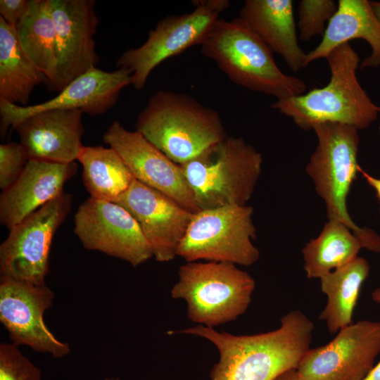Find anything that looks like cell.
<instances>
[{"label":"cell","mask_w":380,"mask_h":380,"mask_svg":"<svg viewBox=\"0 0 380 380\" xmlns=\"http://www.w3.org/2000/svg\"><path fill=\"white\" fill-rule=\"evenodd\" d=\"M74 233L82 246L123 260L133 267L153 257L133 216L122 206L89 197L74 216Z\"/></svg>","instance_id":"obj_11"},{"label":"cell","mask_w":380,"mask_h":380,"mask_svg":"<svg viewBox=\"0 0 380 380\" xmlns=\"http://www.w3.org/2000/svg\"><path fill=\"white\" fill-rule=\"evenodd\" d=\"M291 0H246L241 18L272 51L294 72L306 66L298 44Z\"/></svg>","instance_id":"obj_21"},{"label":"cell","mask_w":380,"mask_h":380,"mask_svg":"<svg viewBox=\"0 0 380 380\" xmlns=\"http://www.w3.org/2000/svg\"><path fill=\"white\" fill-rule=\"evenodd\" d=\"M372 298L376 303H380V288H376L371 294Z\"/></svg>","instance_id":"obj_35"},{"label":"cell","mask_w":380,"mask_h":380,"mask_svg":"<svg viewBox=\"0 0 380 380\" xmlns=\"http://www.w3.org/2000/svg\"><path fill=\"white\" fill-rule=\"evenodd\" d=\"M20 44L32 62L47 77L49 86L57 72L55 25L48 0H30L27 13L15 26Z\"/></svg>","instance_id":"obj_25"},{"label":"cell","mask_w":380,"mask_h":380,"mask_svg":"<svg viewBox=\"0 0 380 380\" xmlns=\"http://www.w3.org/2000/svg\"><path fill=\"white\" fill-rule=\"evenodd\" d=\"M131 84L132 74L126 69L108 72L95 68L41 103L22 106L0 99L1 133L4 135L9 127L14 129L25 118L51 110H80L92 116L102 115L115 105L122 90Z\"/></svg>","instance_id":"obj_13"},{"label":"cell","mask_w":380,"mask_h":380,"mask_svg":"<svg viewBox=\"0 0 380 380\" xmlns=\"http://www.w3.org/2000/svg\"><path fill=\"white\" fill-rule=\"evenodd\" d=\"M83 113L55 109L32 115L14 129L28 160L66 164L75 162L84 145Z\"/></svg>","instance_id":"obj_18"},{"label":"cell","mask_w":380,"mask_h":380,"mask_svg":"<svg viewBox=\"0 0 380 380\" xmlns=\"http://www.w3.org/2000/svg\"><path fill=\"white\" fill-rule=\"evenodd\" d=\"M262 165V155L255 147L241 137L228 136L180 167L200 210L246 205Z\"/></svg>","instance_id":"obj_6"},{"label":"cell","mask_w":380,"mask_h":380,"mask_svg":"<svg viewBox=\"0 0 380 380\" xmlns=\"http://www.w3.org/2000/svg\"><path fill=\"white\" fill-rule=\"evenodd\" d=\"M103 140L120 155L136 180L193 213L198 211L180 165L139 132L129 131L114 120L103 134Z\"/></svg>","instance_id":"obj_16"},{"label":"cell","mask_w":380,"mask_h":380,"mask_svg":"<svg viewBox=\"0 0 380 380\" xmlns=\"http://www.w3.org/2000/svg\"><path fill=\"white\" fill-rule=\"evenodd\" d=\"M55 25L57 72L50 87L61 91L72 81L96 68L99 58L94 36L99 20L94 0H48Z\"/></svg>","instance_id":"obj_15"},{"label":"cell","mask_w":380,"mask_h":380,"mask_svg":"<svg viewBox=\"0 0 380 380\" xmlns=\"http://www.w3.org/2000/svg\"><path fill=\"white\" fill-rule=\"evenodd\" d=\"M326 59L331 74L325 86L277 100L272 108L303 130L313 129L326 122L346 125L358 130L367 128L379 115V107L357 80L358 54L346 43L332 51Z\"/></svg>","instance_id":"obj_2"},{"label":"cell","mask_w":380,"mask_h":380,"mask_svg":"<svg viewBox=\"0 0 380 380\" xmlns=\"http://www.w3.org/2000/svg\"><path fill=\"white\" fill-rule=\"evenodd\" d=\"M30 0H1L0 17L15 27L27 13Z\"/></svg>","instance_id":"obj_30"},{"label":"cell","mask_w":380,"mask_h":380,"mask_svg":"<svg viewBox=\"0 0 380 380\" xmlns=\"http://www.w3.org/2000/svg\"><path fill=\"white\" fill-rule=\"evenodd\" d=\"M333 0H302L298 7V27L299 38L309 41L323 36L327 24L337 9Z\"/></svg>","instance_id":"obj_27"},{"label":"cell","mask_w":380,"mask_h":380,"mask_svg":"<svg viewBox=\"0 0 380 380\" xmlns=\"http://www.w3.org/2000/svg\"><path fill=\"white\" fill-rule=\"evenodd\" d=\"M194 9L182 15H169L160 20L141 46L125 51L118 58L116 67L129 70L132 85L144 87L153 70L166 59L187 49L201 45L229 4L227 0H199Z\"/></svg>","instance_id":"obj_9"},{"label":"cell","mask_w":380,"mask_h":380,"mask_svg":"<svg viewBox=\"0 0 380 380\" xmlns=\"http://www.w3.org/2000/svg\"><path fill=\"white\" fill-rule=\"evenodd\" d=\"M136 220L155 259L172 260L194 213L138 180L115 201Z\"/></svg>","instance_id":"obj_17"},{"label":"cell","mask_w":380,"mask_h":380,"mask_svg":"<svg viewBox=\"0 0 380 380\" xmlns=\"http://www.w3.org/2000/svg\"><path fill=\"white\" fill-rule=\"evenodd\" d=\"M63 192L9 230L0 246L1 279L45 284L53 236L72 207Z\"/></svg>","instance_id":"obj_10"},{"label":"cell","mask_w":380,"mask_h":380,"mask_svg":"<svg viewBox=\"0 0 380 380\" xmlns=\"http://www.w3.org/2000/svg\"><path fill=\"white\" fill-rule=\"evenodd\" d=\"M77 160L82 166V182L91 198L114 202L135 180L110 147L84 146Z\"/></svg>","instance_id":"obj_24"},{"label":"cell","mask_w":380,"mask_h":380,"mask_svg":"<svg viewBox=\"0 0 380 380\" xmlns=\"http://www.w3.org/2000/svg\"><path fill=\"white\" fill-rule=\"evenodd\" d=\"M47 77L24 51L15 27L0 17V99L27 106L34 89Z\"/></svg>","instance_id":"obj_22"},{"label":"cell","mask_w":380,"mask_h":380,"mask_svg":"<svg viewBox=\"0 0 380 380\" xmlns=\"http://www.w3.org/2000/svg\"><path fill=\"white\" fill-rule=\"evenodd\" d=\"M361 243L344 224L328 220L319 234L302 250L304 269L310 279H320L357 257Z\"/></svg>","instance_id":"obj_26"},{"label":"cell","mask_w":380,"mask_h":380,"mask_svg":"<svg viewBox=\"0 0 380 380\" xmlns=\"http://www.w3.org/2000/svg\"><path fill=\"white\" fill-rule=\"evenodd\" d=\"M0 380H41L40 369L13 343L0 344Z\"/></svg>","instance_id":"obj_28"},{"label":"cell","mask_w":380,"mask_h":380,"mask_svg":"<svg viewBox=\"0 0 380 380\" xmlns=\"http://www.w3.org/2000/svg\"><path fill=\"white\" fill-rule=\"evenodd\" d=\"M337 9L329 21L319 44L306 53V66L350 40L366 41L371 53L360 63V68L380 66V22L367 0H338Z\"/></svg>","instance_id":"obj_20"},{"label":"cell","mask_w":380,"mask_h":380,"mask_svg":"<svg viewBox=\"0 0 380 380\" xmlns=\"http://www.w3.org/2000/svg\"><path fill=\"white\" fill-rule=\"evenodd\" d=\"M28 160L20 143L8 142L0 145V189L2 191L18 179Z\"/></svg>","instance_id":"obj_29"},{"label":"cell","mask_w":380,"mask_h":380,"mask_svg":"<svg viewBox=\"0 0 380 380\" xmlns=\"http://www.w3.org/2000/svg\"><path fill=\"white\" fill-rule=\"evenodd\" d=\"M369 272L367 260L357 256L319 279L321 290L327 295V302L319 318L326 322L330 333L335 334L352 324L361 286Z\"/></svg>","instance_id":"obj_23"},{"label":"cell","mask_w":380,"mask_h":380,"mask_svg":"<svg viewBox=\"0 0 380 380\" xmlns=\"http://www.w3.org/2000/svg\"><path fill=\"white\" fill-rule=\"evenodd\" d=\"M280 327L253 335H233L198 325L179 333L196 335L213 343L220 360L210 380H273L282 372L296 369L310 348L312 322L300 310L284 315Z\"/></svg>","instance_id":"obj_1"},{"label":"cell","mask_w":380,"mask_h":380,"mask_svg":"<svg viewBox=\"0 0 380 380\" xmlns=\"http://www.w3.org/2000/svg\"><path fill=\"white\" fill-rule=\"evenodd\" d=\"M380 353V322L360 320L325 346L310 348L296 369L303 380H363Z\"/></svg>","instance_id":"obj_12"},{"label":"cell","mask_w":380,"mask_h":380,"mask_svg":"<svg viewBox=\"0 0 380 380\" xmlns=\"http://www.w3.org/2000/svg\"><path fill=\"white\" fill-rule=\"evenodd\" d=\"M106 380H118V379H106Z\"/></svg>","instance_id":"obj_37"},{"label":"cell","mask_w":380,"mask_h":380,"mask_svg":"<svg viewBox=\"0 0 380 380\" xmlns=\"http://www.w3.org/2000/svg\"><path fill=\"white\" fill-rule=\"evenodd\" d=\"M250 205L200 210L193 217L177 255L186 262L201 260L250 266L260 258L253 243L256 229Z\"/></svg>","instance_id":"obj_8"},{"label":"cell","mask_w":380,"mask_h":380,"mask_svg":"<svg viewBox=\"0 0 380 380\" xmlns=\"http://www.w3.org/2000/svg\"><path fill=\"white\" fill-rule=\"evenodd\" d=\"M313 130L317 145L306 166L315 189L323 200L328 220L346 225L359 239L362 248L380 253V236L357 225L349 215L347 199L360 166L357 163L358 129L348 125L326 122Z\"/></svg>","instance_id":"obj_5"},{"label":"cell","mask_w":380,"mask_h":380,"mask_svg":"<svg viewBox=\"0 0 380 380\" xmlns=\"http://www.w3.org/2000/svg\"><path fill=\"white\" fill-rule=\"evenodd\" d=\"M201 46L202 53L239 86L277 100L305 93V82L283 72L272 51L240 17L217 19Z\"/></svg>","instance_id":"obj_4"},{"label":"cell","mask_w":380,"mask_h":380,"mask_svg":"<svg viewBox=\"0 0 380 380\" xmlns=\"http://www.w3.org/2000/svg\"><path fill=\"white\" fill-rule=\"evenodd\" d=\"M76 162L28 160L18 179L0 196V224L8 231L55 199L77 172Z\"/></svg>","instance_id":"obj_19"},{"label":"cell","mask_w":380,"mask_h":380,"mask_svg":"<svg viewBox=\"0 0 380 380\" xmlns=\"http://www.w3.org/2000/svg\"><path fill=\"white\" fill-rule=\"evenodd\" d=\"M363 380H380V362L373 367Z\"/></svg>","instance_id":"obj_33"},{"label":"cell","mask_w":380,"mask_h":380,"mask_svg":"<svg viewBox=\"0 0 380 380\" xmlns=\"http://www.w3.org/2000/svg\"><path fill=\"white\" fill-rule=\"evenodd\" d=\"M359 172L362 174L368 184L374 189L380 203V179L372 176L361 167L359 169Z\"/></svg>","instance_id":"obj_31"},{"label":"cell","mask_w":380,"mask_h":380,"mask_svg":"<svg viewBox=\"0 0 380 380\" xmlns=\"http://www.w3.org/2000/svg\"><path fill=\"white\" fill-rule=\"evenodd\" d=\"M53 298V292L46 284L1 279L0 322L11 343L27 346L55 357L70 352L69 344L58 340L44 322V312L52 305Z\"/></svg>","instance_id":"obj_14"},{"label":"cell","mask_w":380,"mask_h":380,"mask_svg":"<svg viewBox=\"0 0 380 380\" xmlns=\"http://www.w3.org/2000/svg\"><path fill=\"white\" fill-rule=\"evenodd\" d=\"M379 115H380V107H379ZM379 132H380V125H379Z\"/></svg>","instance_id":"obj_36"},{"label":"cell","mask_w":380,"mask_h":380,"mask_svg":"<svg viewBox=\"0 0 380 380\" xmlns=\"http://www.w3.org/2000/svg\"><path fill=\"white\" fill-rule=\"evenodd\" d=\"M255 287L253 278L233 263L187 262L179 269L171 295L186 301L191 322L213 327L243 315Z\"/></svg>","instance_id":"obj_7"},{"label":"cell","mask_w":380,"mask_h":380,"mask_svg":"<svg viewBox=\"0 0 380 380\" xmlns=\"http://www.w3.org/2000/svg\"><path fill=\"white\" fill-rule=\"evenodd\" d=\"M371 5L376 18L380 22V1H372Z\"/></svg>","instance_id":"obj_34"},{"label":"cell","mask_w":380,"mask_h":380,"mask_svg":"<svg viewBox=\"0 0 380 380\" xmlns=\"http://www.w3.org/2000/svg\"><path fill=\"white\" fill-rule=\"evenodd\" d=\"M273 380H303V379L300 376L296 369H290L282 372Z\"/></svg>","instance_id":"obj_32"},{"label":"cell","mask_w":380,"mask_h":380,"mask_svg":"<svg viewBox=\"0 0 380 380\" xmlns=\"http://www.w3.org/2000/svg\"><path fill=\"white\" fill-rule=\"evenodd\" d=\"M135 129L179 165L228 137L217 111L187 94L164 90L149 98Z\"/></svg>","instance_id":"obj_3"}]
</instances>
